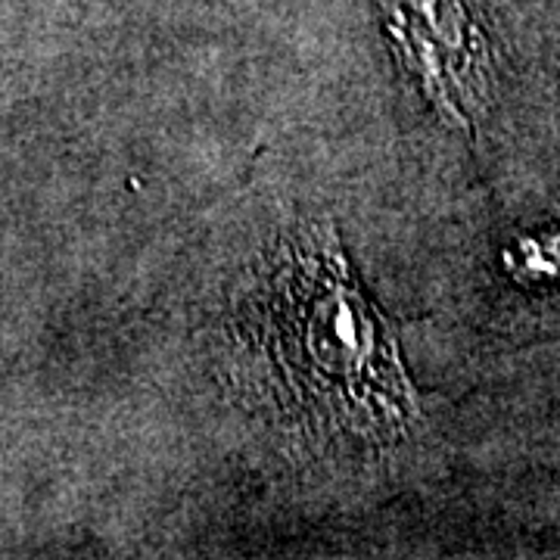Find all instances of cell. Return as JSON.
<instances>
[{
  "mask_svg": "<svg viewBox=\"0 0 560 560\" xmlns=\"http://www.w3.org/2000/svg\"><path fill=\"white\" fill-rule=\"evenodd\" d=\"M504 268L523 283H560V224L526 234L504 249Z\"/></svg>",
  "mask_w": 560,
  "mask_h": 560,
  "instance_id": "3957f363",
  "label": "cell"
},
{
  "mask_svg": "<svg viewBox=\"0 0 560 560\" xmlns=\"http://www.w3.org/2000/svg\"><path fill=\"white\" fill-rule=\"evenodd\" d=\"M278 408L308 436L355 448L401 442L418 393L393 324L368 300L334 228L278 243L241 312Z\"/></svg>",
  "mask_w": 560,
  "mask_h": 560,
  "instance_id": "6da1fadb",
  "label": "cell"
},
{
  "mask_svg": "<svg viewBox=\"0 0 560 560\" xmlns=\"http://www.w3.org/2000/svg\"><path fill=\"white\" fill-rule=\"evenodd\" d=\"M405 75L448 128L470 131L489 84V40L474 0H377Z\"/></svg>",
  "mask_w": 560,
  "mask_h": 560,
  "instance_id": "7a4b0ae2",
  "label": "cell"
}]
</instances>
